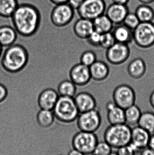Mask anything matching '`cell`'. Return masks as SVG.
Listing matches in <instances>:
<instances>
[{"label":"cell","instance_id":"1","mask_svg":"<svg viewBox=\"0 0 154 155\" xmlns=\"http://www.w3.org/2000/svg\"><path fill=\"white\" fill-rule=\"evenodd\" d=\"M27 4L39 12V21L35 32L28 36L17 32L14 44L19 45L27 52L28 59L20 71L12 72V80L24 96L35 101L41 93L52 88L57 92L59 84L71 80L70 71L80 63L82 54L90 49L86 39L79 37L74 26L80 18L74 9L71 21L58 26L52 21V11L57 5L51 0H28Z\"/></svg>","mask_w":154,"mask_h":155},{"label":"cell","instance_id":"2","mask_svg":"<svg viewBox=\"0 0 154 155\" xmlns=\"http://www.w3.org/2000/svg\"><path fill=\"white\" fill-rule=\"evenodd\" d=\"M14 28L17 33L28 36L35 32L39 25L38 10L28 4L19 5L11 16Z\"/></svg>","mask_w":154,"mask_h":155},{"label":"cell","instance_id":"3","mask_svg":"<svg viewBox=\"0 0 154 155\" xmlns=\"http://www.w3.org/2000/svg\"><path fill=\"white\" fill-rule=\"evenodd\" d=\"M27 59V52L24 48L19 45L13 44L3 48L0 63L6 71L15 72L25 66Z\"/></svg>","mask_w":154,"mask_h":155},{"label":"cell","instance_id":"4","mask_svg":"<svg viewBox=\"0 0 154 155\" xmlns=\"http://www.w3.org/2000/svg\"><path fill=\"white\" fill-rule=\"evenodd\" d=\"M132 128L125 124L110 125L104 134V140L113 149H118L129 144L131 142Z\"/></svg>","mask_w":154,"mask_h":155},{"label":"cell","instance_id":"5","mask_svg":"<svg viewBox=\"0 0 154 155\" xmlns=\"http://www.w3.org/2000/svg\"><path fill=\"white\" fill-rule=\"evenodd\" d=\"M52 111L56 119L65 124L75 122L80 114L73 97L60 96Z\"/></svg>","mask_w":154,"mask_h":155},{"label":"cell","instance_id":"6","mask_svg":"<svg viewBox=\"0 0 154 155\" xmlns=\"http://www.w3.org/2000/svg\"><path fill=\"white\" fill-rule=\"evenodd\" d=\"M133 41L140 48L147 49L154 45V23L140 22L133 31Z\"/></svg>","mask_w":154,"mask_h":155},{"label":"cell","instance_id":"7","mask_svg":"<svg viewBox=\"0 0 154 155\" xmlns=\"http://www.w3.org/2000/svg\"><path fill=\"white\" fill-rule=\"evenodd\" d=\"M102 117L99 107L80 113L76 124L80 131L95 133L101 124Z\"/></svg>","mask_w":154,"mask_h":155},{"label":"cell","instance_id":"8","mask_svg":"<svg viewBox=\"0 0 154 155\" xmlns=\"http://www.w3.org/2000/svg\"><path fill=\"white\" fill-rule=\"evenodd\" d=\"M97 136L95 133L80 131L73 137L72 145L73 148L85 155L93 154L98 143Z\"/></svg>","mask_w":154,"mask_h":155},{"label":"cell","instance_id":"9","mask_svg":"<svg viewBox=\"0 0 154 155\" xmlns=\"http://www.w3.org/2000/svg\"><path fill=\"white\" fill-rule=\"evenodd\" d=\"M112 97L116 105L124 109L135 104V92L128 85L123 84L118 86L113 91Z\"/></svg>","mask_w":154,"mask_h":155},{"label":"cell","instance_id":"10","mask_svg":"<svg viewBox=\"0 0 154 155\" xmlns=\"http://www.w3.org/2000/svg\"><path fill=\"white\" fill-rule=\"evenodd\" d=\"M106 9L105 0H84L77 10L81 18L93 21L105 14Z\"/></svg>","mask_w":154,"mask_h":155},{"label":"cell","instance_id":"11","mask_svg":"<svg viewBox=\"0 0 154 155\" xmlns=\"http://www.w3.org/2000/svg\"><path fill=\"white\" fill-rule=\"evenodd\" d=\"M130 53L129 45L116 42L110 48L107 49L105 57L108 62L111 64L121 65L128 60Z\"/></svg>","mask_w":154,"mask_h":155},{"label":"cell","instance_id":"12","mask_svg":"<svg viewBox=\"0 0 154 155\" xmlns=\"http://www.w3.org/2000/svg\"><path fill=\"white\" fill-rule=\"evenodd\" d=\"M74 13V9L68 3L57 5L52 14V21L58 26L65 25L71 21Z\"/></svg>","mask_w":154,"mask_h":155},{"label":"cell","instance_id":"13","mask_svg":"<svg viewBox=\"0 0 154 155\" xmlns=\"http://www.w3.org/2000/svg\"><path fill=\"white\" fill-rule=\"evenodd\" d=\"M151 134L137 125L132 128L131 142L129 144L136 153L147 147Z\"/></svg>","mask_w":154,"mask_h":155},{"label":"cell","instance_id":"14","mask_svg":"<svg viewBox=\"0 0 154 155\" xmlns=\"http://www.w3.org/2000/svg\"><path fill=\"white\" fill-rule=\"evenodd\" d=\"M73 98L80 113L93 110L98 107L96 97L89 92H79Z\"/></svg>","mask_w":154,"mask_h":155},{"label":"cell","instance_id":"15","mask_svg":"<svg viewBox=\"0 0 154 155\" xmlns=\"http://www.w3.org/2000/svg\"><path fill=\"white\" fill-rule=\"evenodd\" d=\"M128 12L129 9L127 5L113 2L106 9L105 14L114 25H117L123 23Z\"/></svg>","mask_w":154,"mask_h":155},{"label":"cell","instance_id":"16","mask_svg":"<svg viewBox=\"0 0 154 155\" xmlns=\"http://www.w3.org/2000/svg\"><path fill=\"white\" fill-rule=\"evenodd\" d=\"M71 80L76 85L86 84L91 80L89 67L81 63L75 65L70 71Z\"/></svg>","mask_w":154,"mask_h":155},{"label":"cell","instance_id":"17","mask_svg":"<svg viewBox=\"0 0 154 155\" xmlns=\"http://www.w3.org/2000/svg\"><path fill=\"white\" fill-rule=\"evenodd\" d=\"M106 107L107 111L108 121L110 125L125 123L124 109L118 106L113 101L108 102Z\"/></svg>","mask_w":154,"mask_h":155},{"label":"cell","instance_id":"18","mask_svg":"<svg viewBox=\"0 0 154 155\" xmlns=\"http://www.w3.org/2000/svg\"><path fill=\"white\" fill-rule=\"evenodd\" d=\"M91 79L94 82H100L106 79L110 73L108 65L105 62L97 60L90 66Z\"/></svg>","mask_w":154,"mask_h":155},{"label":"cell","instance_id":"19","mask_svg":"<svg viewBox=\"0 0 154 155\" xmlns=\"http://www.w3.org/2000/svg\"><path fill=\"white\" fill-rule=\"evenodd\" d=\"M59 95L56 90L48 88L42 91L39 97V104L41 109L53 110Z\"/></svg>","mask_w":154,"mask_h":155},{"label":"cell","instance_id":"20","mask_svg":"<svg viewBox=\"0 0 154 155\" xmlns=\"http://www.w3.org/2000/svg\"><path fill=\"white\" fill-rule=\"evenodd\" d=\"M112 32L116 42L129 45L134 41L133 31L123 23L114 27Z\"/></svg>","mask_w":154,"mask_h":155},{"label":"cell","instance_id":"21","mask_svg":"<svg viewBox=\"0 0 154 155\" xmlns=\"http://www.w3.org/2000/svg\"><path fill=\"white\" fill-rule=\"evenodd\" d=\"M146 71L145 62L141 58H137L132 60L127 68L129 76L134 79H140L143 77Z\"/></svg>","mask_w":154,"mask_h":155},{"label":"cell","instance_id":"22","mask_svg":"<svg viewBox=\"0 0 154 155\" xmlns=\"http://www.w3.org/2000/svg\"><path fill=\"white\" fill-rule=\"evenodd\" d=\"M74 30L79 37L87 39L94 31L93 21L80 17L75 23Z\"/></svg>","mask_w":154,"mask_h":155},{"label":"cell","instance_id":"23","mask_svg":"<svg viewBox=\"0 0 154 155\" xmlns=\"http://www.w3.org/2000/svg\"><path fill=\"white\" fill-rule=\"evenodd\" d=\"M17 37V32L12 26L3 25L0 27V45L3 48L12 45Z\"/></svg>","mask_w":154,"mask_h":155},{"label":"cell","instance_id":"24","mask_svg":"<svg viewBox=\"0 0 154 155\" xmlns=\"http://www.w3.org/2000/svg\"><path fill=\"white\" fill-rule=\"evenodd\" d=\"M55 117L52 110L41 109L37 115V124L42 128H48L53 125Z\"/></svg>","mask_w":154,"mask_h":155},{"label":"cell","instance_id":"25","mask_svg":"<svg viewBox=\"0 0 154 155\" xmlns=\"http://www.w3.org/2000/svg\"><path fill=\"white\" fill-rule=\"evenodd\" d=\"M92 21L94 30L101 34L111 32L114 28V24L105 14L98 16Z\"/></svg>","mask_w":154,"mask_h":155},{"label":"cell","instance_id":"26","mask_svg":"<svg viewBox=\"0 0 154 155\" xmlns=\"http://www.w3.org/2000/svg\"><path fill=\"white\" fill-rule=\"evenodd\" d=\"M125 124L130 127H135L138 124L142 112L141 109L135 104L124 109Z\"/></svg>","mask_w":154,"mask_h":155},{"label":"cell","instance_id":"27","mask_svg":"<svg viewBox=\"0 0 154 155\" xmlns=\"http://www.w3.org/2000/svg\"><path fill=\"white\" fill-rule=\"evenodd\" d=\"M135 13L141 22L153 21L154 19V11L153 8L147 4L138 5Z\"/></svg>","mask_w":154,"mask_h":155},{"label":"cell","instance_id":"28","mask_svg":"<svg viewBox=\"0 0 154 155\" xmlns=\"http://www.w3.org/2000/svg\"><path fill=\"white\" fill-rule=\"evenodd\" d=\"M137 125L150 133H154V113L151 111L142 113Z\"/></svg>","mask_w":154,"mask_h":155},{"label":"cell","instance_id":"29","mask_svg":"<svg viewBox=\"0 0 154 155\" xmlns=\"http://www.w3.org/2000/svg\"><path fill=\"white\" fill-rule=\"evenodd\" d=\"M57 92L60 96L73 97L77 94V85L71 80H64L59 84Z\"/></svg>","mask_w":154,"mask_h":155},{"label":"cell","instance_id":"30","mask_svg":"<svg viewBox=\"0 0 154 155\" xmlns=\"http://www.w3.org/2000/svg\"><path fill=\"white\" fill-rule=\"evenodd\" d=\"M18 6L17 0H0V16L11 17Z\"/></svg>","mask_w":154,"mask_h":155},{"label":"cell","instance_id":"31","mask_svg":"<svg viewBox=\"0 0 154 155\" xmlns=\"http://www.w3.org/2000/svg\"><path fill=\"white\" fill-rule=\"evenodd\" d=\"M97 55L93 50H87L84 52L80 58V63L90 67L97 60Z\"/></svg>","mask_w":154,"mask_h":155},{"label":"cell","instance_id":"32","mask_svg":"<svg viewBox=\"0 0 154 155\" xmlns=\"http://www.w3.org/2000/svg\"><path fill=\"white\" fill-rule=\"evenodd\" d=\"M112 147L104 140L101 142H98L93 155H108L112 151Z\"/></svg>","mask_w":154,"mask_h":155},{"label":"cell","instance_id":"33","mask_svg":"<svg viewBox=\"0 0 154 155\" xmlns=\"http://www.w3.org/2000/svg\"><path fill=\"white\" fill-rule=\"evenodd\" d=\"M116 42L112 31L101 34L100 41V47L101 48L107 50L114 45Z\"/></svg>","mask_w":154,"mask_h":155},{"label":"cell","instance_id":"34","mask_svg":"<svg viewBox=\"0 0 154 155\" xmlns=\"http://www.w3.org/2000/svg\"><path fill=\"white\" fill-rule=\"evenodd\" d=\"M140 22H141L135 13L129 12L126 16L123 23L129 29L134 31Z\"/></svg>","mask_w":154,"mask_h":155},{"label":"cell","instance_id":"35","mask_svg":"<svg viewBox=\"0 0 154 155\" xmlns=\"http://www.w3.org/2000/svg\"><path fill=\"white\" fill-rule=\"evenodd\" d=\"M101 34L94 30L87 38V41L91 46L95 48L100 47Z\"/></svg>","mask_w":154,"mask_h":155},{"label":"cell","instance_id":"36","mask_svg":"<svg viewBox=\"0 0 154 155\" xmlns=\"http://www.w3.org/2000/svg\"><path fill=\"white\" fill-rule=\"evenodd\" d=\"M117 153L118 155H135L137 153L129 144L118 148Z\"/></svg>","mask_w":154,"mask_h":155},{"label":"cell","instance_id":"37","mask_svg":"<svg viewBox=\"0 0 154 155\" xmlns=\"http://www.w3.org/2000/svg\"><path fill=\"white\" fill-rule=\"evenodd\" d=\"M7 95V91L5 87L0 83V103L4 101Z\"/></svg>","mask_w":154,"mask_h":155},{"label":"cell","instance_id":"38","mask_svg":"<svg viewBox=\"0 0 154 155\" xmlns=\"http://www.w3.org/2000/svg\"><path fill=\"white\" fill-rule=\"evenodd\" d=\"M84 1V0H68V3L73 9H78Z\"/></svg>","mask_w":154,"mask_h":155},{"label":"cell","instance_id":"39","mask_svg":"<svg viewBox=\"0 0 154 155\" xmlns=\"http://www.w3.org/2000/svg\"><path fill=\"white\" fill-rule=\"evenodd\" d=\"M147 147L154 150V133L151 134L149 141H148Z\"/></svg>","mask_w":154,"mask_h":155},{"label":"cell","instance_id":"40","mask_svg":"<svg viewBox=\"0 0 154 155\" xmlns=\"http://www.w3.org/2000/svg\"><path fill=\"white\" fill-rule=\"evenodd\" d=\"M140 155H154V150L146 147L142 150Z\"/></svg>","mask_w":154,"mask_h":155},{"label":"cell","instance_id":"41","mask_svg":"<svg viewBox=\"0 0 154 155\" xmlns=\"http://www.w3.org/2000/svg\"><path fill=\"white\" fill-rule=\"evenodd\" d=\"M68 155H85L82 153L81 152H80L78 150L73 148L72 150H71Z\"/></svg>","mask_w":154,"mask_h":155},{"label":"cell","instance_id":"42","mask_svg":"<svg viewBox=\"0 0 154 155\" xmlns=\"http://www.w3.org/2000/svg\"><path fill=\"white\" fill-rule=\"evenodd\" d=\"M149 102L152 108L154 110V90L150 94Z\"/></svg>","mask_w":154,"mask_h":155},{"label":"cell","instance_id":"43","mask_svg":"<svg viewBox=\"0 0 154 155\" xmlns=\"http://www.w3.org/2000/svg\"><path fill=\"white\" fill-rule=\"evenodd\" d=\"M130 0H112L113 2L120 4L127 5Z\"/></svg>","mask_w":154,"mask_h":155},{"label":"cell","instance_id":"44","mask_svg":"<svg viewBox=\"0 0 154 155\" xmlns=\"http://www.w3.org/2000/svg\"><path fill=\"white\" fill-rule=\"evenodd\" d=\"M51 1L57 5L66 3H68V0H51Z\"/></svg>","mask_w":154,"mask_h":155},{"label":"cell","instance_id":"45","mask_svg":"<svg viewBox=\"0 0 154 155\" xmlns=\"http://www.w3.org/2000/svg\"><path fill=\"white\" fill-rule=\"evenodd\" d=\"M140 2L143 4H149L153 2L154 0H138Z\"/></svg>","mask_w":154,"mask_h":155},{"label":"cell","instance_id":"46","mask_svg":"<svg viewBox=\"0 0 154 155\" xmlns=\"http://www.w3.org/2000/svg\"><path fill=\"white\" fill-rule=\"evenodd\" d=\"M3 50V47H2V45H0V59H1L2 54Z\"/></svg>","mask_w":154,"mask_h":155},{"label":"cell","instance_id":"47","mask_svg":"<svg viewBox=\"0 0 154 155\" xmlns=\"http://www.w3.org/2000/svg\"><path fill=\"white\" fill-rule=\"evenodd\" d=\"M108 155H118V154L117 153V152H112L110 154Z\"/></svg>","mask_w":154,"mask_h":155},{"label":"cell","instance_id":"48","mask_svg":"<svg viewBox=\"0 0 154 155\" xmlns=\"http://www.w3.org/2000/svg\"><path fill=\"white\" fill-rule=\"evenodd\" d=\"M93 155V154H92V155Z\"/></svg>","mask_w":154,"mask_h":155}]
</instances>
